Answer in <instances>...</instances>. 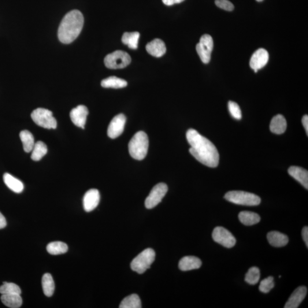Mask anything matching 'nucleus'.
Instances as JSON below:
<instances>
[{
	"instance_id": "obj_5",
	"label": "nucleus",
	"mask_w": 308,
	"mask_h": 308,
	"mask_svg": "<svg viewBox=\"0 0 308 308\" xmlns=\"http://www.w3.org/2000/svg\"><path fill=\"white\" fill-rule=\"evenodd\" d=\"M155 258V251L151 248H147L133 259L131 263L132 269L139 274H142L150 268Z\"/></svg>"
},
{
	"instance_id": "obj_10",
	"label": "nucleus",
	"mask_w": 308,
	"mask_h": 308,
	"mask_svg": "<svg viewBox=\"0 0 308 308\" xmlns=\"http://www.w3.org/2000/svg\"><path fill=\"white\" fill-rule=\"evenodd\" d=\"M212 236L215 242L225 248H231L235 246L236 243L235 237L228 230L224 227L215 228Z\"/></svg>"
},
{
	"instance_id": "obj_29",
	"label": "nucleus",
	"mask_w": 308,
	"mask_h": 308,
	"mask_svg": "<svg viewBox=\"0 0 308 308\" xmlns=\"http://www.w3.org/2000/svg\"><path fill=\"white\" fill-rule=\"evenodd\" d=\"M48 253L52 255H58L65 254L68 250L67 244L61 242H51L46 247Z\"/></svg>"
},
{
	"instance_id": "obj_17",
	"label": "nucleus",
	"mask_w": 308,
	"mask_h": 308,
	"mask_svg": "<svg viewBox=\"0 0 308 308\" xmlns=\"http://www.w3.org/2000/svg\"><path fill=\"white\" fill-rule=\"evenodd\" d=\"M201 260L193 256H188L181 259L179 263V268L182 271L197 269L201 267Z\"/></svg>"
},
{
	"instance_id": "obj_6",
	"label": "nucleus",
	"mask_w": 308,
	"mask_h": 308,
	"mask_svg": "<svg viewBox=\"0 0 308 308\" xmlns=\"http://www.w3.org/2000/svg\"><path fill=\"white\" fill-rule=\"evenodd\" d=\"M31 117L35 123L40 127L47 129L57 128V122L51 111L43 108H38L33 111Z\"/></svg>"
},
{
	"instance_id": "obj_28",
	"label": "nucleus",
	"mask_w": 308,
	"mask_h": 308,
	"mask_svg": "<svg viewBox=\"0 0 308 308\" xmlns=\"http://www.w3.org/2000/svg\"><path fill=\"white\" fill-rule=\"evenodd\" d=\"M47 153V148L45 144L39 141L35 144L32 151L31 158L33 161H39Z\"/></svg>"
},
{
	"instance_id": "obj_31",
	"label": "nucleus",
	"mask_w": 308,
	"mask_h": 308,
	"mask_svg": "<svg viewBox=\"0 0 308 308\" xmlns=\"http://www.w3.org/2000/svg\"><path fill=\"white\" fill-rule=\"evenodd\" d=\"M261 278V272L257 266L252 267L246 274L245 281L250 285H255L258 283Z\"/></svg>"
},
{
	"instance_id": "obj_14",
	"label": "nucleus",
	"mask_w": 308,
	"mask_h": 308,
	"mask_svg": "<svg viewBox=\"0 0 308 308\" xmlns=\"http://www.w3.org/2000/svg\"><path fill=\"white\" fill-rule=\"evenodd\" d=\"M269 60V54L265 49L261 48L252 55L250 66L252 69L259 70L264 67Z\"/></svg>"
},
{
	"instance_id": "obj_23",
	"label": "nucleus",
	"mask_w": 308,
	"mask_h": 308,
	"mask_svg": "<svg viewBox=\"0 0 308 308\" xmlns=\"http://www.w3.org/2000/svg\"><path fill=\"white\" fill-rule=\"evenodd\" d=\"M1 300L5 306L10 308H20L22 304L21 295L18 294L2 295Z\"/></svg>"
},
{
	"instance_id": "obj_3",
	"label": "nucleus",
	"mask_w": 308,
	"mask_h": 308,
	"mask_svg": "<svg viewBox=\"0 0 308 308\" xmlns=\"http://www.w3.org/2000/svg\"><path fill=\"white\" fill-rule=\"evenodd\" d=\"M148 144L146 133L142 131L136 132L129 144L130 155L136 160H143L147 154Z\"/></svg>"
},
{
	"instance_id": "obj_30",
	"label": "nucleus",
	"mask_w": 308,
	"mask_h": 308,
	"mask_svg": "<svg viewBox=\"0 0 308 308\" xmlns=\"http://www.w3.org/2000/svg\"><path fill=\"white\" fill-rule=\"evenodd\" d=\"M120 308H142L139 297L136 294H132L126 297L122 300Z\"/></svg>"
},
{
	"instance_id": "obj_12",
	"label": "nucleus",
	"mask_w": 308,
	"mask_h": 308,
	"mask_svg": "<svg viewBox=\"0 0 308 308\" xmlns=\"http://www.w3.org/2000/svg\"><path fill=\"white\" fill-rule=\"evenodd\" d=\"M88 114V111L87 107L84 105H80L70 111V116L74 125L77 127L84 129Z\"/></svg>"
},
{
	"instance_id": "obj_18",
	"label": "nucleus",
	"mask_w": 308,
	"mask_h": 308,
	"mask_svg": "<svg viewBox=\"0 0 308 308\" xmlns=\"http://www.w3.org/2000/svg\"><path fill=\"white\" fill-rule=\"evenodd\" d=\"M288 173L308 190V172L307 170L298 166H292L289 169Z\"/></svg>"
},
{
	"instance_id": "obj_21",
	"label": "nucleus",
	"mask_w": 308,
	"mask_h": 308,
	"mask_svg": "<svg viewBox=\"0 0 308 308\" xmlns=\"http://www.w3.org/2000/svg\"><path fill=\"white\" fill-rule=\"evenodd\" d=\"M3 181L6 186L12 191L18 193L22 192L24 190V185L22 181L14 177L8 173H5L3 176Z\"/></svg>"
},
{
	"instance_id": "obj_40",
	"label": "nucleus",
	"mask_w": 308,
	"mask_h": 308,
	"mask_svg": "<svg viewBox=\"0 0 308 308\" xmlns=\"http://www.w3.org/2000/svg\"><path fill=\"white\" fill-rule=\"evenodd\" d=\"M257 1L258 2H262V1H263V0H257Z\"/></svg>"
},
{
	"instance_id": "obj_33",
	"label": "nucleus",
	"mask_w": 308,
	"mask_h": 308,
	"mask_svg": "<svg viewBox=\"0 0 308 308\" xmlns=\"http://www.w3.org/2000/svg\"><path fill=\"white\" fill-rule=\"evenodd\" d=\"M274 286V279L272 276H269L261 281L259 286L260 291L267 294L273 288Z\"/></svg>"
},
{
	"instance_id": "obj_37",
	"label": "nucleus",
	"mask_w": 308,
	"mask_h": 308,
	"mask_svg": "<svg viewBox=\"0 0 308 308\" xmlns=\"http://www.w3.org/2000/svg\"><path fill=\"white\" fill-rule=\"evenodd\" d=\"M184 1V0H162L163 2L168 6H172L176 4V3L182 2Z\"/></svg>"
},
{
	"instance_id": "obj_13",
	"label": "nucleus",
	"mask_w": 308,
	"mask_h": 308,
	"mask_svg": "<svg viewBox=\"0 0 308 308\" xmlns=\"http://www.w3.org/2000/svg\"><path fill=\"white\" fill-rule=\"evenodd\" d=\"M100 201L99 192L96 189H91L85 194L83 199L84 210L89 213L93 211L99 205Z\"/></svg>"
},
{
	"instance_id": "obj_11",
	"label": "nucleus",
	"mask_w": 308,
	"mask_h": 308,
	"mask_svg": "<svg viewBox=\"0 0 308 308\" xmlns=\"http://www.w3.org/2000/svg\"><path fill=\"white\" fill-rule=\"evenodd\" d=\"M126 122L124 114H120L114 117L107 129V135L111 139H116L123 133Z\"/></svg>"
},
{
	"instance_id": "obj_27",
	"label": "nucleus",
	"mask_w": 308,
	"mask_h": 308,
	"mask_svg": "<svg viewBox=\"0 0 308 308\" xmlns=\"http://www.w3.org/2000/svg\"><path fill=\"white\" fill-rule=\"evenodd\" d=\"M42 285L44 295L51 297L53 295L55 284L53 277L50 273H45L43 277Z\"/></svg>"
},
{
	"instance_id": "obj_38",
	"label": "nucleus",
	"mask_w": 308,
	"mask_h": 308,
	"mask_svg": "<svg viewBox=\"0 0 308 308\" xmlns=\"http://www.w3.org/2000/svg\"><path fill=\"white\" fill-rule=\"evenodd\" d=\"M6 226V219L3 215L0 213V229L5 228Z\"/></svg>"
},
{
	"instance_id": "obj_25",
	"label": "nucleus",
	"mask_w": 308,
	"mask_h": 308,
	"mask_svg": "<svg viewBox=\"0 0 308 308\" xmlns=\"http://www.w3.org/2000/svg\"><path fill=\"white\" fill-rule=\"evenodd\" d=\"M140 34L138 32H126L122 36V42L132 49L138 48Z\"/></svg>"
},
{
	"instance_id": "obj_15",
	"label": "nucleus",
	"mask_w": 308,
	"mask_h": 308,
	"mask_svg": "<svg viewBox=\"0 0 308 308\" xmlns=\"http://www.w3.org/2000/svg\"><path fill=\"white\" fill-rule=\"evenodd\" d=\"M307 288L302 286L296 288L289 298L284 308H298L306 298Z\"/></svg>"
},
{
	"instance_id": "obj_35",
	"label": "nucleus",
	"mask_w": 308,
	"mask_h": 308,
	"mask_svg": "<svg viewBox=\"0 0 308 308\" xmlns=\"http://www.w3.org/2000/svg\"><path fill=\"white\" fill-rule=\"evenodd\" d=\"M215 3L218 7L227 11H232L234 9V5L228 0H216Z\"/></svg>"
},
{
	"instance_id": "obj_24",
	"label": "nucleus",
	"mask_w": 308,
	"mask_h": 308,
	"mask_svg": "<svg viewBox=\"0 0 308 308\" xmlns=\"http://www.w3.org/2000/svg\"><path fill=\"white\" fill-rule=\"evenodd\" d=\"M101 86L105 88H121L127 87L128 83L120 78L112 76L102 80Z\"/></svg>"
},
{
	"instance_id": "obj_22",
	"label": "nucleus",
	"mask_w": 308,
	"mask_h": 308,
	"mask_svg": "<svg viewBox=\"0 0 308 308\" xmlns=\"http://www.w3.org/2000/svg\"><path fill=\"white\" fill-rule=\"evenodd\" d=\"M239 219L242 224L247 226L257 224L261 220V217L258 214L250 211H242L240 213Z\"/></svg>"
},
{
	"instance_id": "obj_4",
	"label": "nucleus",
	"mask_w": 308,
	"mask_h": 308,
	"mask_svg": "<svg viewBox=\"0 0 308 308\" xmlns=\"http://www.w3.org/2000/svg\"><path fill=\"white\" fill-rule=\"evenodd\" d=\"M224 198L236 205L255 206L261 203V199L252 193L242 191H232L226 193Z\"/></svg>"
},
{
	"instance_id": "obj_1",
	"label": "nucleus",
	"mask_w": 308,
	"mask_h": 308,
	"mask_svg": "<svg viewBox=\"0 0 308 308\" xmlns=\"http://www.w3.org/2000/svg\"><path fill=\"white\" fill-rule=\"evenodd\" d=\"M186 138L191 146L190 153L196 160L209 168H216L220 162V154L211 141L194 129H189Z\"/></svg>"
},
{
	"instance_id": "obj_2",
	"label": "nucleus",
	"mask_w": 308,
	"mask_h": 308,
	"mask_svg": "<svg viewBox=\"0 0 308 308\" xmlns=\"http://www.w3.org/2000/svg\"><path fill=\"white\" fill-rule=\"evenodd\" d=\"M84 18L83 13L73 10L67 13L58 28V36L63 44H70L75 40L83 29Z\"/></svg>"
},
{
	"instance_id": "obj_9",
	"label": "nucleus",
	"mask_w": 308,
	"mask_h": 308,
	"mask_svg": "<svg viewBox=\"0 0 308 308\" xmlns=\"http://www.w3.org/2000/svg\"><path fill=\"white\" fill-rule=\"evenodd\" d=\"M168 191L166 184L159 183L153 187L145 200V206L147 209H153L160 203Z\"/></svg>"
},
{
	"instance_id": "obj_26",
	"label": "nucleus",
	"mask_w": 308,
	"mask_h": 308,
	"mask_svg": "<svg viewBox=\"0 0 308 308\" xmlns=\"http://www.w3.org/2000/svg\"><path fill=\"white\" fill-rule=\"evenodd\" d=\"M20 137L26 153L32 152L35 144L34 137L32 133L28 131H23L21 132Z\"/></svg>"
},
{
	"instance_id": "obj_7",
	"label": "nucleus",
	"mask_w": 308,
	"mask_h": 308,
	"mask_svg": "<svg viewBox=\"0 0 308 308\" xmlns=\"http://www.w3.org/2000/svg\"><path fill=\"white\" fill-rule=\"evenodd\" d=\"M132 61L131 57L126 52L117 50L106 55L104 62L107 68L122 69L128 66Z\"/></svg>"
},
{
	"instance_id": "obj_34",
	"label": "nucleus",
	"mask_w": 308,
	"mask_h": 308,
	"mask_svg": "<svg viewBox=\"0 0 308 308\" xmlns=\"http://www.w3.org/2000/svg\"><path fill=\"white\" fill-rule=\"evenodd\" d=\"M228 106L229 113L232 117L237 120H241L242 118V114L238 104L235 102L229 101Z\"/></svg>"
},
{
	"instance_id": "obj_16",
	"label": "nucleus",
	"mask_w": 308,
	"mask_h": 308,
	"mask_svg": "<svg viewBox=\"0 0 308 308\" xmlns=\"http://www.w3.org/2000/svg\"><path fill=\"white\" fill-rule=\"evenodd\" d=\"M146 50L152 56L161 57L166 53V44L161 39H156L147 44Z\"/></svg>"
},
{
	"instance_id": "obj_20",
	"label": "nucleus",
	"mask_w": 308,
	"mask_h": 308,
	"mask_svg": "<svg viewBox=\"0 0 308 308\" xmlns=\"http://www.w3.org/2000/svg\"><path fill=\"white\" fill-rule=\"evenodd\" d=\"M287 127V121L283 116L278 114L272 118L270 124V130L276 134H282Z\"/></svg>"
},
{
	"instance_id": "obj_39",
	"label": "nucleus",
	"mask_w": 308,
	"mask_h": 308,
	"mask_svg": "<svg viewBox=\"0 0 308 308\" xmlns=\"http://www.w3.org/2000/svg\"><path fill=\"white\" fill-rule=\"evenodd\" d=\"M303 125L306 129L307 135H308V115L304 116L302 119Z\"/></svg>"
},
{
	"instance_id": "obj_36",
	"label": "nucleus",
	"mask_w": 308,
	"mask_h": 308,
	"mask_svg": "<svg viewBox=\"0 0 308 308\" xmlns=\"http://www.w3.org/2000/svg\"><path fill=\"white\" fill-rule=\"evenodd\" d=\"M302 236L307 247L308 248V227L307 226L303 229Z\"/></svg>"
},
{
	"instance_id": "obj_8",
	"label": "nucleus",
	"mask_w": 308,
	"mask_h": 308,
	"mask_svg": "<svg viewBox=\"0 0 308 308\" xmlns=\"http://www.w3.org/2000/svg\"><path fill=\"white\" fill-rule=\"evenodd\" d=\"M214 42L212 37L204 35L196 46V51L204 64H209L211 60V53L213 50Z\"/></svg>"
},
{
	"instance_id": "obj_32",
	"label": "nucleus",
	"mask_w": 308,
	"mask_h": 308,
	"mask_svg": "<svg viewBox=\"0 0 308 308\" xmlns=\"http://www.w3.org/2000/svg\"><path fill=\"white\" fill-rule=\"evenodd\" d=\"M0 294L1 295L21 294V290L17 285L14 283L3 282V284L0 287Z\"/></svg>"
},
{
	"instance_id": "obj_19",
	"label": "nucleus",
	"mask_w": 308,
	"mask_h": 308,
	"mask_svg": "<svg viewBox=\"0 0 308 308\" xmlns=\"http://www.w3.org/2000/svg\"><path fill=\"white\" fill-rule=\"evenodd\" d=\"M267 239L269 243L274 247H282L286 246L288 243V237L277 231L270 232L267 235Z\"/></svg>"
}]
</instances>
